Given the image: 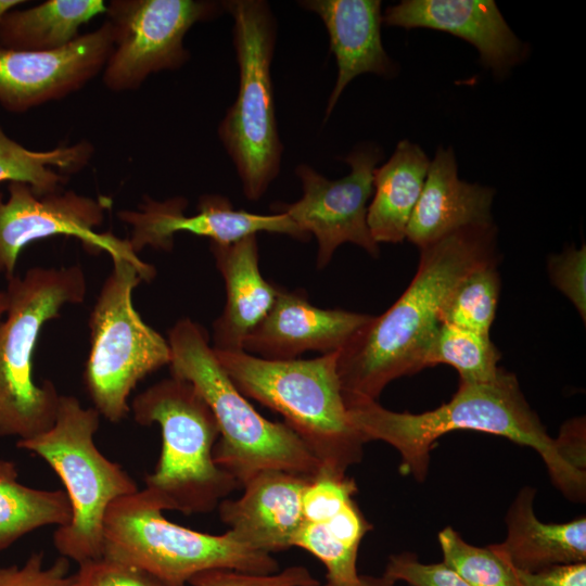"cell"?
<instances>
[{"instance_id": "1", "label": "cell", "mask_w": 586, "mask_h": 586, "mask_svg": "<svg viewBox=\"0 0 586 586\" xmlns=\"http://www.w3.org/2000/svg\"><path fill=\"white\" fill-rule=\"evenodd\" d=\"M349 421L365 443L382 441L400 455L399 470L422 481L430 453L442 435L469 430L506 437L542 457L553 485L570 500L585 501V436L562 425L552 438L525 399L515 375L500 368L485 383L459 382L448 403L421 413L396 412L377 400L346 405Z\"/></svg>"}, {"instance_id": "2", "label": "cell", "mask_w": 586, "mask_h": 586, "mask_svg": "<svg viewBox=\"0 0 586 586\" xmlns=\"http://www.w3.org/2000/svg\"><path fill=\"white\" fill-rule=\"evenodd\" d=\"M420 251L417 272L400 297L381 316H372L337 353L346 405L377 400L395 379L424 369L440 315L455 286L471 271L498 264L497 228H462Z\"/></svg>"}, {"instance_id": "3", "label": "cell", "mask_w": 586, "mask_h": 586, "mask_svg": "<svg viewBox=\"0 0 586 586\" xmlns=\"http://www.w3.org/2000/svg\"><path fill=\"white\" fill-rule=\"evenodd\" d=\"M171 377L188 381L211 408L219 430L213 456L240 485L266 471L314 477L321 468L285 424L264 418L232 383L205 329L190 318L168 331Z\"/></svg>"}, {"instance_id": "4", "label": "cell", "mask_w": 586, "mask_h": 586, "mask_svg": "<svg viewBox=\"0 0 586 586\" xmlns=\"http://www.w3.org/2000/svg\"><path fill=\"white\" fill-rule=\"evenodd\" d=\"M214 353L237 388L280 413L322 469L346 474L361 461L366 443L348 418L336 369L339 352L289 360L244 351Z\"/></svg>"}, {"instance_id": "5", "label": "cell", "mask_w": 586, "mask_h": 586, "mask_svg": "<svg viewBox=\"0 0 586 586\" xmlns=\"http://www.w3.org/2000/svg\"><path fill=\"white\" fill-rule=\"evenodd\" d=\"M130 412L137 423L161 428V455L144 489L164 511L208 513L240 487L214 460L218 425L191 383L161 380L131 400Z\"/></svg>"}, {"instance_id": "6", "label": "cell", "mask_w": 586, "mask_h": 586, "mask_svg": "<svg viewBox=\"0 0 586 586\" xmlns=\"http://www.w3.org/2000/svg\"><path fill=\"white\" fill-rule=\"evenodd\" d=\"M87 292L78 265L33 267L8 279L7 317L0 320V436L33 438L52 426L59 400L55 385L34 381L33 355L46 322L67 304H80Z\"/></svg>"}, {"instance_id": "7", "label": "cell", "mask_w": 586, "mask_h": 586, "mask_svg": "<svg viewBox=\"0 0 586 586\" xmlns=\"http://www.w3.org/2000/svg\"><path fill=\"white\" fill-rule=\"evenodd\" d=\"M100 413L72 395H61L54 423L46 432L17 441V447L43 459L62 481L71 520L53 533L61 557L78 564L104 555V522L110 506L139 488L128 472L97 447Z\"/></svg>"}, {"instance_id": "8", "label": "cell", "mask_w": 586, "mask_h": 586, "mask_svg": "<svg viewBox=\"0 0 586 586\" xmlns=\"http://www.w3.org/2000/svg\"><path fill=\"white\" fill-rule=\"evenodd\" d=\"M233 20L238 94L218 126L247 200H259L277 178L283 152L276 118L271 62L277 21L263 0L222 1Z\"/></svg>"}, {"instance_id": "9", "label": "cell", "mask_w": 586, "mask_h": 586, "mask_svg": "<svg viewBox=\"0 0 586 586\" xmlns=\"http://www.w3.org/2000/svg\"><path fill=\"white\" fill-rule=\"evenodd\" d=\"M164 509L143 488L115 500L104 522V556L152 573L171 586H184L195 574L226 569L271 574L279 564L227 532L212 535L168 521Z\"/></svg>"}, {"instance_id": "10", "label": "cell", "mask_w": 586, "mask_h": 586, "mask_svg": "<svg viewBox=\"0 0 586 586\" xmlns=\"http://www.w3.org/2000/svg\"><path fill=\"white\" fill-rule=\"evenodd\" d=\"M90 314V351L82 381L93 408L111 422L130 413L129 396L150 373L170 362L168 341L132 303L142 281L135 265L114 259Z\"/></svg>"}, {"instance_id": "11", "label": "cell", "mask_w": 586, "mask_h": 586, "mask_svg": "<svg viewBox=\"0 0 586 586\" xmlns=\"http://www.w3.org/2000/svg\"><path fill=\"white\" fill-rule=\"evenodd\" d=\"M225 12L206 0H112L106 4L113 48L102 80L114 92L139 88L152 74L178 69L190 59L183 39L199 22Z\"/></svg>"}, {"instance_id": "12", "label": "cell", "mask_w": 586, "mask_h": 586, "mask_svg": "<svg viewBox=\"0 0 586 586\" xmlns=\"http://www.w3.org/2000/svg\"><path fill=\"white\" fill-rule=\"evenodd\" d=\"M7 200L0 193V273L7 279L15 275L26 245L54 235L77 238L90 251L131 263L144 281L155 277V268L138 257L128 239L95 231L111 207L109 198L92 199L73 190L39 196L21 181L9 182Z\"/></svg>"}, {"instance_id": "13", "label": "cell", "mask_w": 586, "mask_h": 586, "mask_svg": "<svg viewBox=\"0 0 586 586\" xmlns=\"http://www.w3.org/2000/svg\"><path fill=\"white\" fill-rule=\"evenodd\" d=\"M383 158L374 143L357 144L344 162L348 175L328 179L307 164H300L295 174L302 183L303 195L293 203H273L276 214H285L307 235L317 240V267L324 268L335 250L353 243L373 257L379 244L373 240L368 222V201L373 193V173Z\"/></svg>"}, {"instance_id": "14", "label": "cell", "mask_w": 586, "mask_h": 586, "mask_svg": "<svg viewBox=\"0 0 586 586\" xmlns=\"http://www.w3.org/2000/svg\"><path fill=\"white\" fill-rule=\"evenodd\" d=\"M187 206L188 201L182 196L163 202L144 196L137 211H120L117 215L131 227L128 241L137 254L145 246L170 251L177 232L205 237L219 244H231L257 232L288 234L302 241L309 238L285 214L234 209L224 195H202L198 213L192 216L184 215Z\"/></svg>"}, {"instance_id": "15", "label": "cell", "mask_w": 586, "mask_h": 586, "mask_svg": "<svg viewBox=\"0 0 586 586\" xmlns=\"http://www.w3.org/2000/svg\"><path fill=\"white\" fill-rule=\"evenodd\" d=\"M112 48V28L106 21L53 51L0 47L1 106L21 113L69 95L103 72Z\"/></svg>"}, {"instance_id": "16", "label": "cell", "mask_w": 586, "mask_h": 586, "mask_svg": "<svg viewBox=\"0 0 586 586\" xmlns=\"http://www.w3.org/2000/svg\"><path fill=\"white\" fill-rule=\"evenodd\" d=\"M382 22L386 26L430 28L460 37L477 50L480 63L499 78L528 52L493 0H403L385 9Z\"/></svg>"}, {"instance_id": "17", "label": "cell", "mask_w": 586, "mask_h": 586, "mask_svg": "<svg viewBox=\"0 0 586 586\" xmlns=\"http://www.w3.org/2000/svg\"><path fill=\"white\" fill-rule=\"evenodd\" d=\"M372 316L316 307L302 290L279 288L267 316L247 335L243 351L270 360L295 359L307 352H339Z\"/></svg>"}, {"instance_id": "18", "label": "cell", "mask_w": 586, "mask_h": 586, "mask_svg": "<svg viewBox=\"0 0 586 586\" xmlns=\"http://www.w3.org/2000/svg\"><path fill=\"white\" fill-rule=\"evenodd\" d=\"M309 477L283 471H266L243 485L238 499H224L219 517L227 534L258 552L293 547L304 523L303 494Z\"/></svg>"}, {"instance_id": "19", "label": "cell", "mask_w": 586, "mask_h": 586, "mask_svg": "<svg viewBox=\"0 0 586 586\" xmlns=\"http://www.w3.org/2000/svg\"><path fill=\"white\" fill-rule=\"evenodd\" d=\"M302 8L316 13L326 26L337 75L328 98L324 120L347 85L362 74L391 78L397 64L386 53L381 37L380 0H305Z\"/></svg>"}, {"instance_id": "20", "label": "cell", "mask_w": 586, "mask_h": 586, "mask_svg": "<svg viewBox=\"0 0 586 586\" xmlns=\"http://www.w3.org/2000/svg\"><path fill=\"white\" fill-rule=\"evenodd\" d=\"M494 188L460 179L454 149L440 146L430 162L406 239L422 250L462 228L494 224Z\"/></svg>"}, {"instance_id": "21", "label": "cell", "mask_w": 586, "mask_h": 586, "mask_svg": "<svg viewBox=\"0 0 586 586\" xmlns=\"http://www.w3.org/2000/svg\"><path fill=\"white\" fill-rule=\"evenodd\" d=\"M209 247L227 293L222 314L213 324L212 347L242 352L247 335L273 306L279 286L260 272L256 234L231 244L211 242Z\"/></svg>"}, {"instance_id": "22", "label": "cell", "mask_w": 586, "mask_h": 586, "mask_svg": "<svg viewBox=\"0 0 586 586\" xmlns=\"http://www.w3.org/2000/svg\"><path fill=\"white\" fill-rule=\"evenodd\" d=\"M535 494L532 486L520 489L505 518L506 539L494 548L512 568L525 572L586 562V518L544 523L534 512Z\"/></svg>"}, {"instance_id": "23", "label": "cell", "mask_w": 586, "mask_h": 586, "mask_svg": "<svg viewBox=\"0 0 586 586\" xmlns=\"http://www.w3.org/2000/svg\"><path fill=\"white\" fill-rule=\"evenodd\" d=\"M431 160L420 145L402 140L392 156L373 173L367 222L373 240L400 243L420 198Z\"/></svg>"}, {"instance_id": "24", "label": "cell", "mask_w": 586, "mask_h": 586, "mask_svg": "<svg viewBox=\"0 0 586 586\" xmlns=\"http://www.w3.org/2000/svg\"><path fill=\"white\" fill-rule=\"evenodd\" d=\"M103 0H47L0 18V47L18 51H53L80 36L79 28L105 13Z\"/></svg>"}, {"instance_id": "25", "label": "cell", "mask_w": 586, "mask_h": 586, "mask_svg": "<svg viewBox=\"0 0 586 586\" xmlns=\"http://www.w3.org/2000/svg\"><path fill=\"white\" fill-rule=\"evenodd\" d=\"M93 152L86 140L33 151L8 137L0 126V182H25L39 196L56 193L64 190L73 174L89 164Z\"/></svg>"}, {"instance_id": "26", "label": "cell", "mask_w": 586, "mask_h": 586, "mask_svg": "<svg viewBox=\"0 0 586 586\" xmlns=\"http://www.w3.org/2000/svg\"><path fill=\"white\" fill-rule=\"evenodd\" d=\"M13 461L0 459V551L44 526L65 525L71 506L63 491L38 489L18 482Z\"/></svg>"}, {"instance_id": "27", "label": "cell", "mask_w": 586, "mask_h": 586, "mask_svg": "<svg viewBox=\"0 0 586 586\" xmlns=\"http://www.w3.org/2000/svg\"><path fill=\"white\" fill-rule=\"evenodd\" d=\"M500 357L489 335L441 323L426 351L424 368L446 364L457 370L459 382L485 383L497 377Z\"/></svg>"}, {"instance_id": "28", "label": "cell", "mask_w": 586, "mask_h": 586, "mask_svg": "<svg viewBox=\"0 0 586 586\" xmlns=\"http://www.w3.org/2000/svg\"><path fill=\"white\" fill-rule=\"evenodd\" d=\"M500 278L497 264L467 275L453 290L440 315L441 323L489 335L495 319Z\"/></svg>"}, {"instance_id": "29", "label": "cell", "mask_w": 586, "mask_h": 586, "mask_svg": "<svg viewBox=\"0 0 586 586\" xmlns=\"http://www.w3.org/2000/svg\"><path fill=\"white\" fill-rule=\"evenodd\" d=\"M437 539L443 563L472 586H518L512 568L494 548L468 544L453 528L445 527Z\"/></svg>"}, {"instance_id": "30", "label": "cell", "mask_w": 586, "mask_h": 586, "mask_svg": "<svg viewBox=\"0 0 586 586\" xmlns=\"http://www.w3.org/2000/svg\"><path fill=\"white\" fill-rule=\"evenodd\" d=\"M357 485L347 474L320 468L303 494V517L307 523H322L354 500Z\"/></svg>"}, {"instance_id": "31", "label": "cell", "mask_w": 586, "mask_h": 586, "mask_svg": "<svg viewBox=\"0 0 586 586\" xmlns=\"http://www.w3.org/2000/svg\"><path fill=\"white\" fill-rule=\"evenodd\" d=\"M71 586H171L131 563L102 556L78 564Z\"/></svg>"}, {"instance_id": "32", "label": "cell", "mask_w": 586, "mask_h": 586, "mask_svg": "<svg viewBox=\"0 0 586 586\" xmlns=\"http://www.w3.org/2000/svg\"><path fill=\"white\" fill-rule=\"evenodd\" d=\"M188 583L192 586H320L319 581L302 565H292L271 574L214 569L195 574Z\"/></svg>"}, {"instance_id": "33", "label": "cell", "mask_w": 586, "mask_h": 586, "mask_svg": "<svg viewBox=\"0 0 586 586\" xmlns=\"http://www.w3.org/2000/svg\"><path fill=\"white\" fill-rule=\"evenodd\" d=\"M552 284L575 306L583 321L586 319V247L574 245L548 259Z\"/></svg>"}, {"instance_id": "34", "label": "cell", "mask_w": 586, "mask_h": 586, "mask_svg": "<svg viewBox=\"0 0 586 586\" xmlns=\"http://www.w3.org/2000/svg\"><path fill=\"white\" fill-rule=\"evenodd\" d=\"M383 574L410 586H472L443 562L422 563L411 552L390 556Z\"/></svg>"}, {"instance_id": "35", "label": "cell", "mask_w": 586, "mask_h": 586, "mask_svg": "<svg viewBox=\"0 0 586 586\" xmlns=\"http://www.w3.org/2000/svg\"><path fill=\"white\" fill-rule=\"evenodd\" d=\"M68 571V559L46 566L42 552H35L22 565L0 568V586H71Z\"/></svg>"}, {"instance_id": "36", "label": "cell", "mask_w": 586, "mask_h": 586, "mask_svg": "<svg viewBox=\"0 0 586 586\" xmlns=\"http://www.w3.org/2000/svg\"><path fill=\"white\" fill-rule=\"evenodd\" d=\"M514 571L518 586H586V562L551 565L535 572Z\"/></svg>"}, {"instance_id": "37", "label": "cell", "mask_w": 586, "mask_h": 586, "mask_svg": "<svg viewBox=\"0 0 586 586\" xmlns=\"http://www.w3.org/2000/svg\"><path fill=\"white\" fill-rule=\"evenodd\" d=\"M324 586H396V582L384 574L382 576L359 575L349 584L336 585L327 582Z\"/></svg>"}, {"instance_id": "38", "label": "cell", "mask_w": 586, "mask_h": 586, "mask_svg": "<svg viewBox=\"0 0 586 586\" xmlns=\"http://www.w3.org/2000/svg\"><path fill=\"white\" fill-rule=\"evenodd\" d=\"M24 3L21 0H0V18L8 11L12 10L14 7Z\"/></svg>"}, {"instance_id": "39", "label": "cell", "mask_w": 586, "mask_h": 586, "mask_svg": "<svg viewBox=\"0 0 586 586\" xmlns=\"http://www.w3.org/2000/svg\"><path fill=\"white\" fill-rule=\"evenodd\" d=\"M8 309V296L5 291H0V320Z\"/></svg>"}]
</instances>
